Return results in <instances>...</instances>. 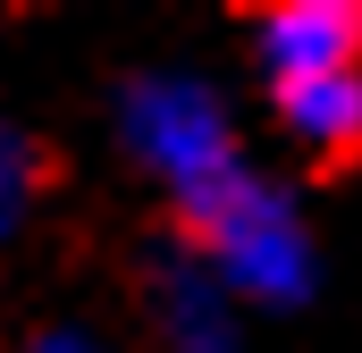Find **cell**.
Returning a JSON list of instances; mask_svg holds the SVG:
<instances>
[{"mask_svg":"<svg viewBox=\"0 0 362 353\" xmlns=\"http://www.w3.org/2000/svg\"><path fill=\"white\" fill-rule=\"evenodd\" d=\"M286 126L312 143V152H362V68L354 76H312V85H286L278 92Z\"/></svg>","mask_w":362,"mask_h":353,"instance_id":"obj_4","label":"cell"},{"mask_svg":"<svg viewBox=\"0 0 362 353\" xmlns=\"http://www.w3.org/2000/svg\"><path fill=\"white\" fill-rule=\"evenodd\" d=\"M25 193H34V160H25V143H17V135H0V227L25 210Z\"/></svg>","mask_w":362,"mask_h":353,"instance_id":"obj_6","label":"cell"},{"mask_svg":"<svg viewBox=\"0 0 362 353\" xmlns=\"http://www.w3.org/2000/svg\"><path fill=\"white\" fill-rule=\"evenodd\" d=\"M160 303H169V345L177 353H236V328H228V311L202 277H169Z\"/></svg>","mask_w":362,"mask_h":353,"instance_id":"obj_5","label":"cell"},{"mask_svg":"<svg viewBox=\"0 0 362 353\" xmlns=\"http://www.w3.org/2000/svg\"><path fill=\"white\" fill-rule=\"evenodd\" d=\"M262 68L270 85H312V76H354L362 68V8L346 0H286L262 17Z\"/></svg>","mask_w":362,"mask_h":353,"instance_id":"obj_3","label":"cell"},{"mask_svg":"<svg viewBox=\"0 0 362 353\" xmlns=\"http://www.w3.org/2000/svg\"><path fill=\"white\" fill-rule=\"evenodd\" d=\"M202 261L219 269L228 294H253V303H295L312 286V244L295 227V210L278 202L262 176H236L228 193H211L202 210H185Z\"/></svg>","mask_w":362,"mask_h":353,"instance_id":"obj_1","label":"cell"},{"mask_svg":"<svg viewBox=\"0 0 362 353\" xmlns=\"http://www.w3.org/2000/svg\"><path fill=\"white\" fill-rule=\"evenodd\" d=\"M127 143H135L144 169L177 193V210H202L211 193H228L245 176L219 101L202 85H177V76H152V85L127 92Z\"/></svg>","mask_w":362,"mask_h":353,"instance_id":"obj_2","label":"cell"},{"mask_svg":"<svg viewBox=\"0 0 362 353\" xmlns=\"http://www.w3.org/2000/svg\"><path fill=\"white\" fill-rule=\"evenodd\" d=\"M34 353H93V345H85V337H42Z\"/></svg>","mask_w":362,"mask_h":353,"instance_id":"obj_7","label":"cell"}]
</instances>
